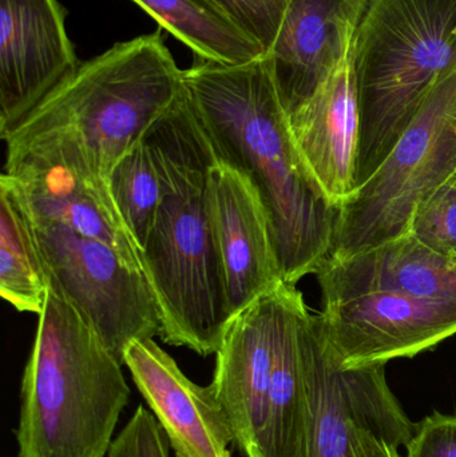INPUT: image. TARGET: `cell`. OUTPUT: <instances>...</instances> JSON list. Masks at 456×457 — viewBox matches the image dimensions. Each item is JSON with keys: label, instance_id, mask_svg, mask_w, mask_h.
<instances>
[{"label": "cell", "instance_id": "14", "mask_svg": "<svg viewBox=\"0 0 456 457\" xmlns=\"http://www.w3.org/2000/svg\"><path fill=\"white\" fill-rule=\"evenodd\" d=\"M123 362L176 457H232L235 435L211 384L193 383L153 338L131 341Z\"/></svg>", "mask_w": 456, "mask_h": 457}, {"label": "cell", "instance_id": "4", "mask_svg": "<svg viewBox=\"0 0 456 457\" xmlns=\"http://www.w3.org/2000/svg\"><path fill=\"white\" fill-rule=\"evenodd\" d=\"M353 67L361 120L358 187L434 88L456 72V0H371L353 43Z\"/></svg>", "mask_w": 456, "mask_h": 457}, {"label": "cell", "instance_id": "12", "mask_svg": "<svg viewBox=\"0 0 456 457\" xmlns=\"http://www.w3.org/2000/svg\"><path fill=\"white\" fill-rule=\"evenodd\" d=\"M286 282L233 317L216 352L211 386L244 457H261L275 337Z\"/></svg>", "mask_w": 456, "mask_h": 457}, {"label": "cell", "instance_id": "20", "mask_svg": "<svg viewBox=\"0 0 456 457\" xmlns=\"http://www.w3.org/2000/svg\"><path fill=\"white\" fill-rule=\"evenodd\" d=\"M109 187L122 221L144 250L162 200L160 174L145 139L131 147L112 169Z\"/></svg>", "mask_w": 456, "mask_h": 457}, {"label": "cell", "instance_id": "9", "mask_svg": "<svg viewBox=\"0 0 456 457\" xmlns=\"http://www.w3.org/2000/svg\"><path fill=\"white\" fill-rule=\"evenodd\" d=\"M308 396L303 457H352L359 429H369L396 447H407L417 423L388 386L386 365L343 370L319 317L308 312L300 328Z\"/></svg>", "mask_w": 456, "mask_h": 457}, {"label": "cell", "instance_id": "24", "mask_svg": "<svg viewBox=\"0 0 456 457\" xmlns=\"http://www.w3.org/2000/svg\"><path fill=\"white\" fill-rule=\"evenodd\" d=\"M406 457H456V415L434 412L417 423Z\"/></svg>", "mask_w": 456, "mask_h": 457}, {"label": "cell", "instance_id": "10", "mask_svg": "<svg viewBox=\"0 0 456 457\" xmlns=\"http://www.w3.org/2000/svg\"><path fill=\"white\" fill-rule=\"evenodd\" d=\"M323 303L319 322L343 370L410 359L456 335V301L371 292Z\"/></svg>", "mask_w": 456, "mask_h": 457}, {"label": "cell", "instance_id": "19", "mask_svg": "<svg viewBox=\"0 0 456 457\" xmlns=\"http://www.w3.org/2000/svg\"><path fill=\"white\" fill-rule=\"evenodd\" d=\"M50 290L29 213L7 174L0 177V295L16 311L39 316Z\"/></svg>", "mask_w": 456, "mask_h": 457}, {"label": "cell", "instance_id": "3", "mask_svg": "<svg viewBox=\"0 0 456 457\" xmlns=\"http://www.w3.org/2000/svg\"><path fill=\"white\" fill-rule=\"evenodd\" d=\"M24 368L18 457H106L130 399L122 364L51 287Z\"/></svg>", "mask_w": 456, "mask_h": 457}, {"label": "cell", "instance_id": "8", "mask_svg": "<svg viewBox=\"0 0 456 457\" xmlns=\"http://www.w3.org/2000/svg\"><path fill=\"white\" fill-rule=\"evenodd\" d=\"M29 220L51 287L79 311L125 365L123 354L131 341L161 332L160 308L146 273L129 268L98 239L55 222Z\"/></svg>", "mask_w": 456, "mask_h": 457}, {"label": "cell", "instance_id": "6", "mask_svg": "<svg viewBox=\"0 0 456 457\" xmlns=\"http://www.w3.org/2000/svg\"><path fill=\"white\" fill-rule=\"evenodd\" d=\"M456 170V72L430 94L367 181L340 206L329 258L345 260L406 236L420 204Z\"/></svg>", "mask_w": 456, "mask_h": 457}, {"label": "cell", "instance_id": "25", "mask_svg": "<svg viewBox=\"0 0 456 457\" xmlns=\"http://www.w3.org/2000/svg\"><path fill=\"white\" fill-rule=\"evenodd\" d=\"M352 457H403L399 447L382 439L369 429H359L353 445Z\"/></svg>", "mask_w": 456, "mask_h": 457}, {"label": "cell", "instance_id": "15", "mask_svg": "<svg viewBox=\"0 0 456 457\" xmlns=\"http://www.w3.org/2000/svg\"><path fill=\"white\" fill-rule=\"evenodd\" d=\"M371 0H291L267 55L292 115L350 55Z\"/></svg>", "mask_w": 456, "mask_h": 457}, {"label": "cell", "instance_id": "18", "mask_svg": "<svg viewBox=\"0 0 456 457\" xmlns=\"http://www.w3.org/2000/svg\"><path fill=\"white\" fill-rule=\"evenodd\" d=\"M195 58L243 64L267 54L265 48L213 0H131Z\"/></svg>", "mask_w": 456, "mask_h": 457}, {"label": "cell", "instance_id": "23", "mask_svg": "<svg viewBox=\"0 0 456 457\" xmlns=\"http://www.w3.org/2000/svg\"><path fill=\"white\" fill-rule=\"evenodd\" d=\"M106 457H169L168 440L155 416L145 407L137 408Z\"/></svg>", "mask_w": 456, "mask_h": 457}, {"label": "cell", "instance_id": "5", "mask_svg": "<svg viewBox=\"0 0 456 457\" xmlns=\"http://www.w3.org/2000/svg\"><path fill=\"white\" fill-rule=\"evenodd\" d=\"M160 31L141 35L82 62L2 138L48 130L78 137L96 173L109 182L120 158L144 139L184 91Z\"/></svg>", "mask_w": 456, "mask_h": 457}, {"label": "cell", "instance_id": "11", "mask_svg": "<svg viewBox=\"0 0 456 457\" xmlns=\"http://www.w3.org/2000/svg\"><path fill=\"white\" fill-rule=\"evenodd\" d=\"M58 0H0V136L79 66Z\"/></svg>", "mask_w": 456, "mask_h": 457}, {"label": "cell", "instance_id": "1", "mask_svg": "<svg viewBox=\"0 0 456 457\" xmlns=\"http://www.w3.org/2000/svg\"><path fill=\"white\" fill-rule=\"evenodd\" d=\"M184 85L216 157L256 187L284 282L316 273L334 249L340 208L294 142L267 54L243 64L195 58Z\"/></svg>", "mask_w": 456, "mask_h": 457}, {"label": "cell", "instance_id": "22", "mask_svg": "<svg viewBox=\"0 0 456 457\" xmlns=\"http://www.w3.org/2000/svg\"><path fill=\"white\" fill-rule=\"evenodd\" d=\"M233 21H237L265 51L278 39L291 0H213Z\"/></svg>", "mask_w": 456, "mask_h": 457}, {"label": "cell", "instance_id": "21", "mask_svg": "<svg viewBox=\"0 0 456 457\" xmlns=\"http://www.w3.org/2000/svg\"><path fill=\"white\" fill-rule=\"evenodd\" d=\"M410 233L430 249L456 258V170L420 204Z\"/></svg>", "mask_w": 456, "mask_h": 457}, {"label": "cell", "instance_id": "17", "mask_svg": "<svg viewBox=\"0 0 456 457\" xmlns=\"http://www.w3.org/2000/svg\"><path fill=\"white\" fill-rule=\"evenodd\" d=\"M323 303L361 293L387 292L456 301V258L430 249L411 233L318 269Z\"/></svg>", "mask_w": 456, "mask_h": 457}, {"label": "cell", "instance_id": "13", "mask_svg": "<svg viewBox=\"0 0 456 457\" xmlns=\"http://www.w3.org/2000/svg\"><path fill=\"white\" fill-rule=\"evenodd\" d=\"M208 201L232 320L284 279L269 220L251 179L217 158L209 170Z\"/></svg>", "mask_w": 456, "mask_h": 457}, {"label": "cell", "instance_id": "7", "mask_svg": "<svg viewBox=\"0 0 456 457\" xmlns=\"http://www.w3.org/2000/svg\"><path fill=\"white\" fill-rule=\"evenodd\" d=\"M4 174L32 220H45L109 245L133 270L144 271L131 236L82 142L66 130L10 136Z\"/></svg>", "mask_w": 456, "mask_h": 457}, {"label": "cell", "instance_id": "16", "mask_svg": "<svg viewBox=\"0 0 456 457\" xmlns=\"http://www.w3.org/2000/svg\"><path fill=\"white\" fill-rule=\"evenodd\" d=\"M294 142L308 168L336 206L355 192L361 147V107L350 55L289 115Z\"/></svg>", "mask_w": 456, "mask_h": 457}, {"label": "cell", "instance_id": "2", "mask_svg": "<svg viewBox=\"0 0 456 457\" xmlns=\"http://www.w3.org/2000/svg\"><path fill=\"white\" fill-rule=\"evenodd\" d=\"M144 139L162 185V200L142 250L160 308V336L169 345L211 356L230 321L208 201L209 170L217 157L187 88Z\"/></svg>", "mask_w": 456, "mask_h": 457}]
</instances>
